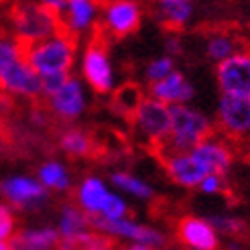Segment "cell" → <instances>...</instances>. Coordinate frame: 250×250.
<instances>
[{"label": "cell", "instance_id": "cell-17", "mask_svg": "<svg viewBox=\"0 0 250 250\" xmlns=\"http://www.w3.org/2000/svg\"><path fill=\"white\" fill-rule=\"evenodd\" d=\"M59 146L71 157H100V145L96 132H87L82 128H69L59 134Z\"/></svg>", "mask_w": 250, "mask_h": 250}, {"label": "cell", "instance_id": "cell-1", "mask_svg": "<svg viewBox=\"0 0 250 250\" xmlns=\"http://www.w3.org/2000/svg\"><path fill=\"white\" fill-rule=\"evenodd\" d=\"M78 49V39L73 37H51L43 43L21 49V61H24L37 76H53V73H67L73 55Z\"/></svg>", "mask_w": 250, "mask_h": 250}, {"label": "cell", "instance_id": "cell-27", "mask_svg": "<svg viewBox=\"0 0 250 250\" xmlns=\"http://www.w3.org/2000/svg\"><path fill=\"white\" fill-rule=\"evenodd\" d=\"M21 59L19 47L12 39H0V76Z\"/></svg>", "mask_w": 250, "mask_h": 250}, {"label": "cell", "instance_id": "cell-2", "mask_svg": "<svg viewBox=\"0 0 250 250\" xmlns=\"http://www.w3.org/2000/svg\"><path fill=\"white\" fill-rule=\"evenodd\" d=\"M132 136L139 141L148 153L163 143L171 130V108L159 100L145 98L143 104L130 118Z\"/></svg>", "mask_w": 250, "mask_h": 250}, {"label": "cell", "instance_id": "cell-11", "mask_svg": "<svg viewBox=\"0 0 250 250\" xmlns=\"http://www.w3.org/2000/svg\"><path fill=\"white\" fill-rule=\"evenodd\" d=\"M2 193L8 202L21 209H33L47 202V189L29 177H10L0 185Z\"/></svg>", "mask_w": 250, "mask_h": 250}, {"label": "cell", "instance_id": "cell-3", "mask_svg": "<svg viewBox=\"0 0 250 250\" xmlns=\"http://www.w3.org/2000/svg\"><path fill=\"white\" fill-rule=\"evenodd\" d=\"M108 45L110 39L106 37L104 29L100 27V22L96 21L92 24V37L87 41L85 53H83V76L94 87V92L106 94L112 90V67L108 61Z\"/></svg>", "mask_w": 250, "mask_h": 250}, {"label": "cell", "instance_id": "cell-30", "mask_svg": "<svg viewBox=\"0 0 250 250\" xmlns=\"http://www.w3.org/2000/svg\"><path fill=\"white\" fill-rule=\"evenodd\" d=\"M12 236H15V216L6 206L0 204V242Z\"/></svg>", "mask_w": 250, "mask_h": 250}, {"label": "cell", "instance_id": "cell-13", "mask_svg": "<svg viewBox=\"0 0 250 250\" xmlns=\"http://www.w3.org/2000/svg\"><path fill=\"white\" fill-rule=\"evenodd\" d=\"M161 165L165 167L169 177L187 189H193L199 187V183L204 181V177L208 175V171L197 163L191 153H183V155H171L167 159L161 161Z\"/></svg>", "mask_w": 250, "mask_h": 250}, {"label": "cell", "instance_id": "cell-20", "mask_svg": "<svg viewBox=\"0 0 250 250\" xmlns=\"http://www.w3.org/2000/svg\"><path fill=\"white\" fill-rule=\"evenodd\" d=\"M143 100H145V94H143V90L139 85L136 83H124L114 92L110 106L118 116L126 118L130 122V118L136 114V110H139V106L143 104Z\"/></svg>", "mask_w": 250, "mask_h": 250}, {"label": "cell", "instance_id": "cell-33", "mask_svg": "<svg viewBox=\"0 0 250 250\" xmlns=\"http://www.w3.org/2000/svg\"><path fill=\"white\" fill-rule=\"evenodd\" d=\"M0 39H4V37H0Z\"/></svg>", "mask_w": 250, "mask_h": 250}, {"label": "cell", "instance_id": "cell-6", "mask_svg": "<svg viewBox=\"0 0 250 250\" xmlns=\"http://www.w3.org/2000/svg\"><path fill=\"white\" fill-rule=\"evenodd\" d=\"M90 226L106 236H120L128 238L134 244H145L153 250H163L167 246V236L155 228L141 226L130 220H104V218H90Z\"/></svg>", "mask_w": 250, "mask_h": 250}, {"label": "cell", "instance_id": "cell-18", "mask_svg": "<svg viewBox=\"0 0 250 250\" xmlns=\"http://www.w3.org/2000/svg\"><path fill=\"white\" fill-rule=\"evenodd\" d=\"M110 193L106 191L104 183L96 177H87L78 189V206L90 218H98L108 202Z\"/></svg>", "mask_w": 250, "mask_h": 250}, {"label": "cell", "instance_id": "cell-31", "mask_svg": "<svg viewBox=\"0 0 250 250\" xmlns=\"http://www.w3.org/2000/svg\"><path fill=\"white\" fill-rule=\"evenodd\" d=\"M197 189H202L204 193H224L226 191V177L222 175H206L204 181L199 183Z\"/></svg>", "mask_w": 250, "mask_h": 250}, {"label": "cell", "instance_id": "cell-5", "mask_svg": "<svg viewBox=\"0 0 250 250\" xmlns=\"http://www.w3.org/2000/svg\"><path fill=\"white\" fill-rule=\"evenodd\" d=\"M222 96L250 98V49H240L216 67Z\"/></svg>", "mask_w": 250, "mask_h": 250}, {"label": "cell", "instance_id": "cell-14", "mask_svg": "<svg viewBox=\"0 0 250 250\" xmlns=\"http://www.w3.org/2000/svg\"><path fill=\"white\" fill-rule=\"evenodd\" d=\"M151 98L159 100V102L171 106H185V102H189L193 98V87L191 83L183 78V73L173 71L171 76L165 80H161L157 83H151Z\"/></svg>", "mask_w": 250, "mask_h": 250}, {"label": "cell", "instance_id": "cell-25", "mask_svg": "<svg viewBox=\"0 0 250 250\" xmlns=\"http://www.w3.org/2000/svg\"><path fill=\"white\" fill-rule=\"evenodd\" d=\"M211 224V228L216 232H222V234H228V236H240L246 226L244 222H240L238 218H228V216H214L208 220Z\"/></svg>", "mask_w": 250, "mask_h": 250}, {"label": "cell", "instance_id": "cell-4", "mask_svg": "<svg viewBox=\"0 0 250 250\" xmlns=\"http://www.w3.org/2000/svg\"><path fill=\"white\" fill-rule=\"evenodd\" d=\"M214 126L216 132L224 136L236 151V145L250 139V98L222 96Z\"/></svg>", "mask_w": 250, "mask_h": 250}, {"label": "cell", "instance_id": "cell-22", "mask_svg": "<svg viewBox=\"0 0 250 250\" xmlns=\"http://www.w3.org/2000/svg\"><path fill=\"white\" fill-rule=\"evenodd\" d=\"M206 51H208V57L211 61L222 63V61H226L228 57H232L234 53L240 51V43L236 41L230 33L218 31L214 35H209L208 45H206Z\"/></svg>", "mask_w": 250, "mask_h": 250}, {"label": "cell", "instance_id": "cell-26", "mask_svg": "<svg viewBox=\"0 0 250 250\" xmlns=\"http://www.w3.org/2000/svg\"><path fill=\"white\" fill-rule=\"evenodd\" d=\"M173 73V59L171 57H161L155 59L151 65L146 67V80L151 83H157L161 80H165L167 76Z\"/></svg>", "mask_w": 250, "mask_h": 250}, {"label": "cell", "instance_id": "cell-23", "mask_svg": "<svg viewBox=\"0 0 250 250\" xmlns=\"http://www.w3.org/2000/svg\"><path fill=\"white\" fill-rule=\"evenodd\" d=\"M39 179H41V185L49 187V189H67L69 187L67 171L59 163H45L39 169Z\"/></svg>", "mask_w": 250, "mask_h": 250}, {"label": "cell", "instance_id": "cell-9", "mask_svg": "<svg viewBox=\"0 0 250 250\" xmlns=\"http://www.w3.org/2000/svg\"><path fill=\"white\" fill-rule=\"evenodd\" d=\"M234 153H236L234 146L218 132H214L204 143H199L191 151L193 159L208 171V175L211 173V175H222V177L228 175L234 163Z\"/></svg>", "mask_w": 250, "mask_h": 250}, {"label": "cell", "instance_id": "cell-29", "mask_svg": "<svg viewBox=\"0 0 250 250\" xmlns=\"http://www.w3.org/2000/svg\"><path fill=\"white\" fill-rule=\"evenodd\" d=\"M126 211H128L126 204H124L118 195H110V197H108V202H106V206H104V209H102V214H100V216H102L104 220H124Z\"/></svg>", "mask_w": 250, "mask_h": 250}, {"label": "cell", "instance_id": "cell-32", "mask_svg": "<svg viewBox=\"0 0 250 250\" xmlns=\"http://www.w3.org/2000/svg\"><path fill=\"white\" fill-rule=\"evenodd\" d=\"M0 250H10V248H8V244H4V242H0Z\"/></svg>", "mask_w": 250, "mask_h": 250}, {"label": "cell", "instance_id": "cell-24", "mask_svg": "<svg viewBox=\"0 0 250 250\" xmlns=\"http://www.w3.org/2000/svg\"><path fill=\"white\" fill-rule=\"evenodd\" d=\"M112 183H114L116 187H120V189L136 195V197H143V199L153 197V189H151V187H148L145 181H141V179L132 177V175H128V173H122V171L112 173Z\"/></svg>", "mask_w": 250, "mask_h": 250}, {"label": "cell", "instance_id": "cell-21", "mask_svg": "<svg viewBox=\"0 0 250 250\" xmlns=\"http://www.w3.org/2000/svg\"><path fill=\"white\" fill-rule=\"evenodd\" d=\"M90 216L83 209H80L73 204H65L61 208V218H59V236L61 240L76 238L80 234L90 232Z\"/></svg>", "mask_w": 250, "mask_h": 250}, {"label": "cell", "instance_id": "cell-10", "mask_svg": "<svg viewBox=\"0 0 250 250\" xmlns=\"http://www.w3.org/2000/svg\"><path fill=\"white\" fill-rule=\"evenodd\" d=\"M175 236L189 250H218V232L211 224L197 216H183L175 222Z\"/></svg>", "mask_w": 250, "mask_h": 250}, {"label": "cell", "instance_id": "cell-28", "mask_svg": "<svg viewBox=\"0 0 250 250\" xmlns=\"http://www.w3.org/2000/svg\"><path fill=\"white\" fill-rule=\"evenodd\" d=\"M69 80V73H53V76H43L41 78V87H43V100L51 98L63 87Z\"/></svg>", "mask_w": 250, "mask_h": 250}, {"label": "cell", "instance_id": "cell-15", "mask_svg": "<svg viewBox=\"0 0 250 250\" xmlns=\"http://www.w3.org/2000/svg\"><path fill=\"white\" fill-rule=\"evenodd\" d=\"M61 236L53 228L19 230L10 238V250H59Z\"/></svg>", "mask_w": 250, "mask_h": 250}, {"label": "cell", "instance_id": "cell-16", "mask_svg": "<svg viewBox=\"0 0 250 250\" xmlns=\"http://www.w3.org/2000/svg\"><path fill=\"white\" fill-rule=\"evenodd\" d=\"M98 6L100 4L87 2V0H73V2H67L63 15H61L63 29L73 37H80V33H83L87 27L94 24V17L100 10Z\"/></svg>", "mask_w": 250, "mask_h": 250}, {"label": "cell", "instance_id": "cell-7", "mask_svg": "<svg viewBox=\"0 0 250 250\" xmlns=\"http://www.w3.org/2000/svg\"><path fill=\"white\" fill-rule=\"evenodd\" d=\"M102 19H100V27L104 29L106 37L112 39H122L130 33H134L141 27L143 12L139 4L134 2H108L102 8Z\"/></svg>", "mask_w": 250, "mask_h": 250}, {"label": "cell", "instance_id": "cell-19", "mask_svg": "<svg viewBox=\"0 0 250 250\" xmlns=\"http://www.w3.org/2000/svg\"><path fill=\"white\" fill-rule=\"evenodd\" d=\"M159 22L171 33L181 31L193 15V6L187 0H163L157 4Z\"/></svg>", "mask_w": 250, "mask_h": 250}, {"label": "cell", "instance_id": "cell-12", "mask_svg": "<svg viewBox=\"0 0 250 250\" xmlns=\"http://www.w3.org/2000/svg\"><path fill=\"white\" fill-rule=\"evenodd\" d=\"M47 106L53 112V116L57 120L78 118L83 112V106H85V98H83V90H82L80 82L69 78L67 83L61 87L57 94L47 98Z\"/></svg>", "mask_w": 250, "mask_h": 250}, {"label": "cell", "instance_id": "cell-8", "mask_svg": "<svg viewBox=\"0 0 250 250\" xmlns=\"http://www.w3.org/2000/svg\"><path fill=\"white\" fill-rule=\"evenodd\" d=\"M0 92L10 96V98H27L31 102L35 100H43V87H41V78L24 63V61H17L12 63L2 76H0Z\"/></svg>", "mask_w": 250, "mask_h": 250}]
</instances>
